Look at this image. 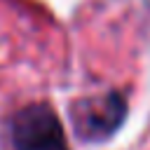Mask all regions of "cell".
<instances>
[{"label":"cell","mask_w":150,"mask_h":150,"mask_svg":"<svg viewBox=\"0 0 150 150\" xmlns=\"http://www.w3.org/2000/svg\"><path fill=\"white\" fill-rule=\"evenodd\" d=\"M14 150H68L56 112L45 103L19 110L12 120Z\"/></svg>","instance_id":"cell-1"},{"label":"cell","mask_w":150,"mask_h":150,"mask_svg":"<svg viewBox=\"0 0 150 150\" xmlns=\"http://www.w3.org/2000/svg\"><path fill=\"white\" fill-rule=\"evenodd\" d=\"M127 117V101L122 94L110 91L101 98L80 101L73 108L75 129L87 141H103L112 136Z\"/></svg>","instance_id":"cell-2"}]
</instances>
